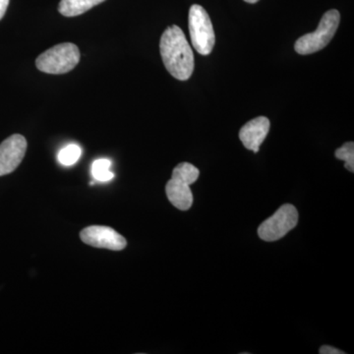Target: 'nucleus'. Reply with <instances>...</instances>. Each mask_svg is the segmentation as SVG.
Masks as SVG:
<instances>
[{"mask_svg": "<svg viewBox=\"0 0 354 354\" xmlns=\"http://www.w3.org/2000/svg\"><path fill=\"white\" fill-rule=\"evenodd\" d=\"M244 1L248 2V3H256V2L259 1V0H244Z\"/></svg>", "mask_w": 354, "mask_h": 354, "instance_id": "f3484780", "label": "nucleus"}, {"mask_svg": "<svg viewBox=\"0 0 354 354\" xmlns=\"http://www.w3.org/2000/svg\"><path fill=\"white\" fill-rule=\"evenodd\" d=\"M111 162L108 158H100L95 160L92 165V174L95 180L106 183L111 180L114 177V174L111 171Z\"/></svg>", "mask_w": 354, "mask_h": 354, "instance_id": "f8f14e48", "label": "nucleus"}, {"mask_svg": "<svg viewBox=\"0 0 354 354\" xmlns=\"http://www.w3.org/2000/svg\"><path fill=\"white\" fill-rule=\"evenodd\" d=\"M335 158L344 160V167L348 171H354V143L348 142L342 145L341 148L337 149L335 153Z\"/></svg>", "mask_w": 354, "mask_h": 354, "instance_id": "4468645a", "label": "nucleus"}, {"mask_svg": "<svg viewBox=\"0 0 354 354\" xmlns=\"http://www.w3.org/2000/svg\"><path fill=\"white\" fill-rule=\"evenodd\" d=\"M270 127L271 123L269 118L265 116L254 118L241 128L239 131V139L246 149L257 153L270 131Z\"/></svg>", "mask_w": 354, "mask_h": 354, "instance_id": "6e6552de", "label": "nucleus"}, {"mask_svg": "<svg viewBox=\"0 0 354 354\" xmlns=\"http://www.w3.org/2000/svg\"><path fill=\"white\" fill-rule=\"evenodd\" d=\"M167 199L180 211H187L193 205V194L190 185L171 178L165 185Z\"/></svg>", "mask_w": 354, "mask_h": 354, "instance_id": "1a4fd4ad", "label": "nucleus"}, {"mask_svg": "<svg viewBox=\"0 0 354 354\" xmlns=\"http://www.w3.org/2000/svg\"><path fill=\"white\" fill-rule=\"evenodd\" d=\"M341 14L335 9L324 14L315 32L304 35L295 44V51L299 55H311L323 50L334 38L339 28Z\"/></svg>", "mask_w": 354, "mask_h": 354, "instance_id": "7ed1b4c3", "label": "nucleus"}, {"mask_svg": "<svg viewBox=\"0 0 354 354\" xmlns=\"http://www.w3.org/2000/svg\"><path fill=\"white\" fill-rule=\"evenodd\" d=\"M319 353L321 354H344V351H339V349H337L333 348V346H323L322 348L319 351Z\"/></svg>", "mask_w": 354, "mask_h": 354, "instance_id": "2eb2a0df", "label": "nucleus"}, {"mask_svg": "<svg viewBox=\"0 0 354 354\" xmlns=\"http://www.w3.org/2000/svg\"><path fill=\"white\" fill-rule=\"evenodd\" d=\"M199 176L200 171L196 167L189 164V162H181V164L174 167L171 178L177 179L181 183L191 185L197 180Z\"/></svg>", "mask_w": 354, "mask_h": 354, "instance_id": "9b49d317", "label": "nucleus"}, {"mask_svg": "<svg viewBox=\"0 0 354 354\" xmlns=\"http://www.w3.org/2000/svg\"><path fill=\"white\" fill-rule=\"evenodd\" d=\"M104 1L106 0H62L58 6V11L65 17H75Z\"/></svg>", "mask_w": 354, "mask_h": 354, "instance_id": "9d476101", "label": "nucleus"}, {"mask_svg": "<svg viewBox=\"0 0 354 354\" xmlns=\"http://www.w3.org/2000/svg\"><path fill=\"white\" fill-rule=\"evenodd\" d=\"M80 239L84 243L97 248L109 250H123L127 245V239L118 232L104 225H91L80 232Z\"/></svg>", "mask_w": 354, "mask_h": 354, "instance_id": "423d86ee", "label": "nucleus"}, {"mask_svg": "<svg viewBox=\"0 0 354 354\" xmlns=\"http://www.w3.org/2000/svg\"><path fill=\"white\" fill-rule=\"evenodd\" d=\"M189 32L195 50L202 55H209L215 46L216 37L209 14L201 6L190 7Z\"/></svg>", "mask_w": 354, "mask_h": 354, "instance_id": "20e7f679", "label": "nucleus"}, {"mask_svg": "<svg viewBox=\"0 0 354 354\" xmlns=\"http://www.w3.org/2000/svg\"><path fill=\"white\" fill-rule=\"evenodd\" d=\"M9 0H0V20L6 15L7 8H8Z\"/></svg>", "mask_w": 354, "mask_h": 354, "instance_id": "dca6fc26", "label": "nucleus"}, {"mask_svg": "<svg viewBox=\"0 0 354 354\" xmlns=\"http://www.w3.org/2000/svg\"><path fill=\"white\" fill-rule=\"evenodd\" d=\"M80 57V50L76 44H57L39 55L36 60L37 68L44 73L53 75L68 73L79 64Z\"/></svg>", "mask_w": 354, "mask_h": 354, "instance_id": "f03ea898", "label": "nucleus"}, {"mask_svg": "<svg viewBox=\"0 0 354 354\" xmlns=\"http://www.w3.org/2000/svg\"><path fill=\"white\" fill-rule=\"evenodd\" d=\"M27 151V140L14 134L0 144V176L11 174L19 167Z\"/></svg>", "mask_w": 354, "mask_h": 354, "instance_id": "0eeeda50", "label": "nucleus"}, {"mask_svg": "<svg viewBox=\"0 0 354 354\" xmlns=\"http://www.w3.org/2000/svg\"><path fill=\"white\" fill-rule=\"evenodd\" d=\"M297 209L292 205L286 204L264 223H261L258 228V235L264 241H279L297 227Z\"/></svg>", "mask_w": 354, "mask_h": 354, "instance_id": "39448f33", "label": "nucleus"}, {"mask_svg": "<svg viewBox=\"0 0 354 354\" xmlns=\"http://www.w3.org/2000/svg\"><path fill=\"white\" fill-rule=\"evenodd\" d=\"M82 156V149L76 144H70L59 151L57 155V160L60 164L70 167L78 162L79 158Z\"/></svg>", "mask_w": 354, "mask_h": 354, "instance_id": "ddd939ff", "label": "nucleus"}, {"mask_svg": "<svg viewBox=\"0 0 354 354\" xmlns=\"http://www.w3.org/2000/svg\"><path fill=\"white\" fill-rule=\"evenodd\" d=\"M165 68L177 80L186 81L194 71V55L183 30L176 25L167 28L160 41Z\"/></svg>", "mask_w": 354, "mask_h": 354, "instance_id": "f257e3e1", "label": "nucleus"}]
</instances>
